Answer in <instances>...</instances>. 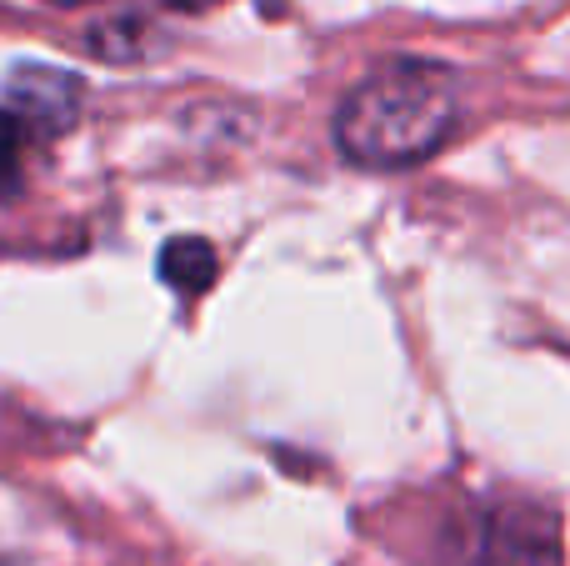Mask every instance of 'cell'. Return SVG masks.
<instances>
[{
    "label": "cell",
    "mask_w": 570,
    "mask_h": 566,
    "mask_svg": "<svg viewBox=\"0 0 570 566\" xmlns=\"http://www.w3.org/2000/svg\"><path fill=\"white\" fill-rule=\"evenodd\" d=\"M461 126V80L435 60H381L335 106V150L365 170H411Z\"/></svg>",
    "instance_id": "cell-1"
},
{
    "label": "cell",
    "mask_w": 570,
    "mask_h": 566,
    "mask_svg": "<svg viewBox=\"0 0 570 566\" xmlns=\"http://www.w3.org/2000/svg\"><path fill=\"white\" fill-rule=\"evenodd\" d=\"M46 6H86V0H46Z\"/></svg>",
    "instance_id": "cell-5"
},
{
    "label": "cell",
    "mask_w": 570,
    "mask_h": 566,
    "mask_svg": "<svg viewBox=\"0 0 570 566\" xmlns=\"http://www.w3.org/2000/svg\"><path fill=\"white\" fill-rule=\"evenodd\" d=\"M20 156H26V126L0 110V201L20 191Z\"/></svg>",
    "instance_id": "cell-4"
},
{
    "label": "cell",
    "mask_w": 570,
    "mask_h": 566,
    "mask_svg": "<svg viewBox=\"0 0 570 566\" xmlns=\"http://www.w3.org/2000/svg\"><path fill=\"white\" fill-rule=\"evenodd\" d=\"M216 271H220L216 246L200 236H176V241H166V251H160V276H166L176 291H186V296H200V291L216 281Z\"/></svg>",
    "instance_id": "cell-3"
},
{
    "label": "cell",
    "mask_w": 570,
    "mask_h": 566,
    "mask_svg": "<svg viewBox=\"0 0 570 566\" xmlns=\"http://www.w3.org/2000/svg\"><path fill=\"white\" fill-rule=\"evenodd\" d=\"M10 96V116L20 126H36L46 136L66 130L80 110V80L70 70H56V66H20L6 86Z\"/></svg>",
    "instance_id": "cell-2"
}]
</instances>
